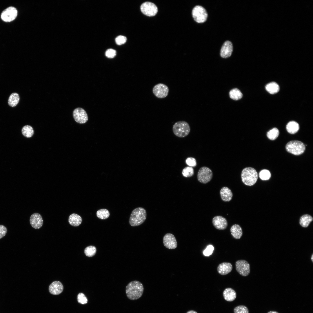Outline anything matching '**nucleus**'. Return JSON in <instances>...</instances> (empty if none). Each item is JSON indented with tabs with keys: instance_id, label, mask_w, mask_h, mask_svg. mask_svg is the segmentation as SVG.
Here are the masks:
<instances>
[{
	"instance_id": "15",
	"label": "nucleus",
	"mask_w": 313,
	"mask_h": 313,
	"mask_svg": "<svg viewBox=\"0 0 313 313\" xmlns=\"http://www.w3.org/2000/svg\"><path fill=\"white\" fill-rule=\"evenodd\" d=\"M30 221L32 227L35 229L40 228L43 223L41 216L37 213H34L31 215Z\"/></svg>"
},
{
	"instance_id": "9",
	"label": "nucleus",
	"mask_w": 313,
	"mask_h": 313,
	"mask_svg": "<svg viewBox=\"0 0 313 313\" xmlns=\"http://www.w3.org/2000/svg\"><path fill=\"white\" fill-rule=\"evenodd\" d=\"M140 9L143 13L149 17L155 16L158 12V8L156 5L149 2L143 3L141 6Z\"/></svg>"
},
{
	"instance_id": "23",
	"label": "nucleus",
	"mask_w": 313,
	"mask_h": 313,
	"mask_svg": "<svg viewBox=\"0 0 313 313\" xmlns=\"http://www.w3.org/2000/svg\"><path fill=\"white\" fill-rule=\"evenodd\" d=\"M299 129V124L294 121H291L288 122L286 126L287 131L291 134H293L296 133Z\"/></svg>"
},
{
	"instance_id": "40",
	"label": "nucleus",
	"mask_w": 313,
	"mask_h": 313,
	"mask_svg": "<svg viewBox=\"0 0 313 313\" xmlns=\"http://www.w3.org/2000/svg\"><path fill=\"white\" fill-rule=\"evenodd\" d=\"M7 231V229L5 226L0 225V239L5 236Z\"/></svg>"
},
{
	"instance_id": "31",
	"label": "nucleus",
	"mask_w": 313,
	"mask_h": 313,
	"mask_svg": "<svg viewBox=\"0 0 313 313\" xmlns=\"http://www.w3.org/2000/svg\"><path fill=\"white\" fill-rule=\"evenodd\" d=\"M96 248L93 245L87 246L84 250V253L85 255L88 257L94 256L96 254Z\"/></svg>"
},
{
	"instance_id": "5",
	"label": "nucleus",
	"mask_w": 313,
	"mask_h": 313,
	"mask_svg": "<svg viewBox=\"0 0 313 313\" xmlns=\"http://www.w3.org/2000/svg\"><path fill=\"white\" fill-rule=\"evenodd\" d=\"M285 148L288 152L296 155H299L303 154L305 149V146L302 142L297 141H292L288 142L286 145Z\"/></svg>"
},
{
	"instance_id": "24",
	"label": "nucleus",
	"mask_w": 313,
	"mask_h": 313,
	"mask_svg": "<svg viewBox=\"0 0 313 313\" xmlns=\"http://www.w3.org/2000/svg\"><path fill=\"white\" fill-rule=\"evenodd\" d=\"M20 97L18 94L16 92L12 93L10 96L8 100V105L12 107L16 106L19 103Z\"/></svg>"
},
{
	"instance_id": "1",
	"label": "nucleus",
	"mask_w": 313,
	"mask_h": 313,
	"mask_svg": "<svg viewBox=\"0 0 313 313\" xmlns=\"http://www.w3.org/2000/svg\"><path fill=\"white\" fill-rule=\"evenodd\" d=\"M144 287L142 283L137 281H133L130 282L127 285L125 292L127 296L132 300H137L142 296Z\"/></svg>"
},
{
	"instance_id": "4",
	"label": "nucleus",
	"mask_w": 313,
	"mask_h": 313,
	"mask_svg": "<svg viewBox=\"0 0 313 313\" xmlns=\"http://www.w3.org/2000/svg\"><path fill=\"white\" fill-rule=\"evenodd\" d=\"M172 130L174 134L180 138L187 136L189 133L190 128L189 125L186 121H179L173 125Z\"/></svg>"
},
{
	"instance_id": "19",
	"label": "nucleus",
	"mask_w": 313,
	"mask_h": 313,
	"mask_svg": "<svg viewBox=\"0 0 313 313\" xmlns=\"http://www.w3.org/2000/svg\"><path fill=\"white\" fill-rule=\"evenodd\" d=\"M220 193L221 199L224 201L229 202L232 199V193L227 187H222L220 190Z\"/></svg>"
},
{
	"instance_id": "13",
	"label": "nucleus",
	"mask_w": 313,
	"mask_h": 313,
	"mask_svg": "<svg viewBox=\"0 0 313 313\" xmlns=\"http://www.w3.org/2000/svg\"><path fill=\"white\" fill-rule=\"evenodd\" d=\"M163 242L164 246L170 249H175L177 247V242L174 236L172 234H166L163 236Z\"/></svg>"
},
{
	"instance_id": "37",
	"label": "nucleus",
	"mask_w": 313,
	"mask_h": 313,
	"mask_svg": "<svg viewBox=\"0 0 313 313\" xmlns=\"http://www.w3.org/2000/svg\"><path fill=\"white\" fill-rule=\"evenodd\" d=\"M214 247L212 245H208L204 250L203 254L205 256H208L211 255L213 251Z\"/></svg>"
},
{
	"instance_id": "16",
	"label": "nucleus",
	"mask_w": 313,
	"mask_h": 313,
	"mask_svg": "<svg viewBox=\"0 0 313 313\" xmlns=\"http://www.w3.org/2000/svg\"><path fill=\"white\" fill-rule=\"evenodd\" d=\"M233 49L232 43L229 41H226L224 43L221 48L220 53L221 56L223 58L229 57L232 54Z\"/></svg>"
},
{
	"instance_id": "43",
	"label": "nucleus",
	"mask_w": 313,
	"mask_h": 313,
	"mask_svg": "<svg viewBox=\"0 0 313 313\" xmlns=\"http://www.w3.org/2000/svg\"><path fill=\"white\" fill-rule=\"evenodd\" d=\"M311 259V260H312V262H313V254H312V255Z\"/></svg>"
},
{
	"instance_id": "41",
	"label": "nucleus",
	"mask_w": 313,
	"mask_h": 313,
	"mask_svg": "<svg viewBox=\"0 0 313 313\" xmlns=\"http://www.w3.org/2000/svg\"><path fill=\"white\" fill-rule=\"evenodd\" d=\"M186 313H197V312L194 310H190L188 311Z\"/></svg>"
},
{
	"instance_id": "7",
	"label": "nucleus",
	"mask_w": 313,
	"mask_h": 313,
	"mask_svg": "<svg viewBox=\"0 0 313 313\" xmlns=\"http://www.w3.org/2000/svg\"><path fill=\"white\" fill-rule=\"evenodd\" d=\"M213 173L210 169L205 166L201 167L199 170L197 175V179L200 183L205 184L212 179Z\"/></svg>"
},
{
	"instance_id": "8",
	"label": "nucleus",
	"mask_w": 313,
	"mask_h": 313,
	"mask_svg": "<svg viewBox=\"0 0 313 313\" xmlns=\"http://www.w3.org/2000/svg\"><path fill=\"white\" fill-rule=\"evenodd\" d=\"M235 266L236 270L241 276H246L250 274V265L246 261L244 260H238L236 262Z\"/></svg>"
},
{
	"instance_id": "3",
	"label": "nucleus",
	"mask_w": 313,
	"mask_h": 313,
	"mask_svg": "<svg viewBox=\"0 0 313 313\" xmlns=\"http://www.w3.org/2000/svg\"><path fill=\"white\" fill-rule=\"evenodd\" d=\"M258 174L256 170L251 167H246L243 169L241 173L242 181L247 185H253L258 179Z\"/></svg>"
},
{
	"instance_id": "33",
	"label": "nucleus",
	"mask_w": 313,
	"mask_h": 313,
	"mask_svg": "<svg viewBox=\"0 0 313 313\" xmlns=\"http://www.w3.org/2000/svg\"><path fill=\"white\" fill-rule=\"evenodd\" d=\"M271 176L270 172L268 170L264 169L261 170L259 173V177L262 180H268Z\"/></svg>"
},
{
	"instance_id": "28",
	"label": "nucleus",
	"mask_w": 313,
	"mask_h": 313,
	"mask_svg": "<svg viewBox=\"0 0 313 313\" xmlns=\"http://www.w3.org/2000/svg\"><path fill=\"white\" fill-rule=\"evenodd\" d=\"M22 134L27 138L31 137L34 133V130L32 126L29 125L24 126L21 130Z\"/></svg>"
},
{
	"instance_id": "26",
	"label": "nucleus",
	"mask_w": 313,
	"mask_h": 313,
	"mask_svg": "<svg viewBox=\"0 0 313 313\" xmlns=\"http://www.w3.org/2000/svg\"><path fill=\"white\" fill-rule=\"evenodd\" d=\"M312 220L313 218L310 215L306 214L301 217L300 219L299 223L302 227L307 228Z\"/></svg>"
},
{
	"instance_id": "20",
	"label": "nucleus",
	"mask_w": 313,
	"mask_h": 313,
	"mask_svg": "<svg viewBox=\"0 0 313 313\" xmlns=\"http://www.w3.org/2000/svg\"><path fill=\"white\" fill-rule=\"evenodd\" d=\"M223 295L224 299L228 301H232L236 299V294L235 291L231 288L225 289L223 292Z\"/></svg>"
},
{
	"instance_id": "17",
	"label": "nucleus",
	"mask_w": 313,
	"mask_h": 313,
	"mask_svg": "<svg viewBox=\"0 0 313 313\" xmlns=\"http://www.w3.org/2000/svg\"><path fill=\"white\" fill-rule=\"evenodd\" d=\"M63 287L60 281H55L53 282L49 285V290L50 293L53 295H58L63 291Z\"/></svg>"
},
{
	"instance_id": "34",
	"label": "nucleus",
	"mask_w": 313,
	"mask_h": 313,
	"mask_svg": "<svg viewBox=\"0 0 313 313\" xmlns=\"http://www.w3.org/2000/svg\"><path fill=\"white\" fill-rule=\"evenodd\" d=\"M234 313H249L248 308L244 305L237 306L234 309Z\"/></svg>"
},
{
	"instance_id": "11",
	"label": "nucleus",
	"mask_w": 313,
	"mask_h": 313,
	"mask_svg": "<svg viewBox=\"0 0 313 313\" xmlns=\"http://www.w3.org/2000/svg\"><path fill=\"white\" fill-rule=\"evenodd\" d=\"M169 91L168 86L162 83L157 84L154 86L152 92L154 95L159 98H163L166 97Z\"/></svg>"
},
{
	"instance_id": "22",
	"label": "nucleus",
	"mask_w": 313,
	"mask_h": 313,
	"mask_svg": "<svg viewBox=\"0 0 313 313\" xmlns=\"http://www.w3.org/2000/svg\"><path fill=\"white\" fill-rule=\"evenodd\" d=\"M82 222L81 217L77 214L73 213L69 216L68 222L69 224L72 226H78L81 224Z\"/></svg>"
},
{
	"instance_id": "36",
	"label": "nucleus",
	"mask_w": 313,
	"mask_h": 313,
	"mask_svg": "<svg viewBox=\"0 0 313 313\" xmlns=\"http://www.w3.org/2000/svg\"><path fill=\"white\" fill-rule=\"evenodd\" d=\"M185 163L189 166L192 167L196 166L197 164L196 159L192 157L187 158L185 160Z\"/></svg>"
},
{
	"instance_id": "30",
	"label": "nucleus",
	"mask_w": 313,
	"mask_h": 313,
	"mask_svg": "<svg viewBox=\"0 0 313 313\" xmlns=\"http://www.w3.org/2000/svg\"><path fill=\"white\" fill-rule=\"evenodd\" d=\"M279 134V131L278 129L274 128L269 131L267 133V136L268 138L272 140L276 139Z\"/></svg>"
},
{
	"instance_id": "14",
	"label": "nucleus",
	"mask_w": 313,
	"mask_h": 313,
	"mask_svg": "<svg viewBox=\"0 0 313 313\" xmlns=\"http://www.w3.org/2000/svg\"><path fill=\"white\" fill-rule=\"evenodd\" d=\"M212 223L214 227L219 230H225L228 226L226 219L220 216H217L213 217Z\"/></svg>"
},
{
	"instance_id": "18",
	"label": "nucleus",
	"mask_w": 313,
	"mask_h": 313,
	"mask_svg": "<svg viewBox=\"0 0 313 313\" xmlns=\"http://www.w3.org/2000/svg\"><path fill=\"white\" fill-rule=\"evenodd\" d=\"M232 266L230 263L223 262L219 264L217 267L218 272L221 275H225L232 270Z\"/></svg>"
},
{
	"instance_id": "32",
	"label": "nucleus",
	"mask_w": 313,
	"mask_h": 313,
	"mask_svg": "<svg viewBox=\"0 0 313 313\" xmlns=\"http://www.w3.org/2000/svg\"><path fill=\"white\" fill-rule=\"evenodd\" d=\"M182 173L183 175L185 177H190L194 175V170L192 167L187 166L183 169Z\"/></svg>"
},
{
	"instance_id": "6",
	"label": "nucleus",
	"mask_w": 313,
	"mask_h": 313,
	"mask_svg": "<svg viewBox=\"0 0 313 313\" xmlns=\"http://www.w3.org/2000/svg\"><path fill=\"white\" fill-rule=\"evenodd\" d=\"M192 15L195 21L198 23H203L207 20L208 14L205 9L200 6H196L193 8Z\"/></svg>"
},
{
	"instance_id": "38",
	"label": "nucleus",
	"mask_w": 313,
	"mask_h": 313,
	"mask_svg": "<svg viewBox=\"0 0 313 313\" xmlns=\"http://www.w3.org/2000/svg\"><path fill=\"white\" fill-rule=\"evenodd\" d=\"M127 40L126 37L123 36L119 35L117 36L115 39L116 43L118 45H120L124 44Z\"/></svg>"
},
{
	"instance_id": "25",
	"label": "nucleus",
	"mask_w": 313,
	"mask_h": 313,
	"mask_svg": "<svg viewBox=\"0 0 313 313\" xmlns=\"http://www.w3.org/2000/svg\"><path fill=\"white\" fill-rule=\"evenodd\" d=\"M266 90L270 93L273 94L278 92L279 90V85L276 82L268 83L265 86Z\"/></svg>"
},
{
	"instance_id": "39",
	"label": "nucleus",
	"mask_w": 313,
	"mask_h": 313,
	"mask_svg": "<svg viewBox=\"0 0 313 313\" xmlns=\"http://www.w3.org/2000/svg\"><path fill=\"white\" fill-rule=\"evenodd\" d=\"M116 54V50L112 49H108L105 52L106 56L110 58H114Z\"/></svg>"
},
{
	"instance_id": "35",
	"label": "nucleus",
	"mask_w": 313,
	"mask_h": 313,
	"mask_svg": "<svg viewBox=\"0 0 313 313\" xmlns=\"http://www.w3.org/2000/svg\"><path fill=\"white\" fill-rule=\"evenodd\" d=\"M77 299L78 303L81 304H85L88 303V300L87 298L82 293H80L78 294Z\"/></svg>"
},
{
	"instance_id": "10",
	"label": "nucleus",
	"mask_w": 313,
	"mask_h": 313,
	"mask_svg": "<svg viewBox=\"0 0 313 313\" xmlns=\"http://www.w3.org/2000/svg\"><path fill=\"white\" fill-rule=\"evenodd\" d=\"M17 15V11L14 7H8L3 11L1 14L2 20L6 22H10L14 20Z\"/></svg>"
},
{
	"instance_id": "27",
	"label": "nucleus",
	"mask_w": 313,
	"mask_h": 313,
	"mask_svg": "<svg viewBox=\"0 0 313 313\" xmlns=\"http://www.w3.org/2000/svg\"><path fill=\"white\" fill-rule=\"evenodd\" d=\"M229 96L230 98L232 99L237 100L242 98L243 94L239 89L235 88L232 89L230 91Z\"/></svg>"
},
{
	"instance_id": "29",
	"label": "nucleus",
	"mask_w": 313,
	"mask_h": 313,
	"mask_svg": "<svg viewBox=\"0 0 313 313\" xmlns=\"http://www.w3.org/2000/svg\"><path fill=\"white\" fill-rule=\"evenodd\" d=\"M97 217L101 219L108 218L110 215L109 211L106 209H102L98 210L96 212Z\"/></svg>"
},
{
	"instance_id": "42",
	"label": "nucleus",
	"mask_w": 313,
	"mask_h": 313,
	"mask_svg": "<svg viewBox=\"0 0 313 313\" xmlns=\"http://www.w3.org/2000/svg\"><path fill=\"white\" fill-rule=\"evenodd\" d=\"M267 313H279L278 312H276V311H270L268 312Z\"/></svg>"
},
{
	"instance_id": "2",
	"label": "nucleus",
	"mask_w": 313,
	"mask_h": 313,
	"mask_svg": "<svg viewBox=\"0 0 313 313\" xmlns=\"http://www.w3.org/2000/svg\"><path fill=\"white\" fill-rule=\"evenodd\" d=\"M146 218L145 210L142 207L134 209L132 212L130 217L129 223L132 226H136L142 224Z\"/></svg>"
},
{
	"instance_id": "12",
	"label": "nucleus",
	"mask_w": 313,
	"mask_h": 313,
	"mask_svg": "<svg viewBox=\"0 0 313 313\" xmlns=\"http://www.w3.org/2000/svg\"><path fill=\"white\" fill-rule=\"evenodd\" d=\"M73 115L75 121L80 124L85 123L88 120V115L83 108H78L73 111Z\"/></svg>"
},
{
	"instance_id": "21",
	"label": "nucleus",
	"mask_w": 313,
	"mask_h": 313,
	"mask_svg": "<svg viewBox=\"0 0 313 313\" xmlns=\"http://www.w3.org/2000/svg\"><path fill=\"white\" fill-rule=\"evenodd\" d=\"M230 231L233 237L236 239H240L243 235L242 228L240 225L237 224L232 225L230 228Z\"/></svg>"
}]
</instances>
